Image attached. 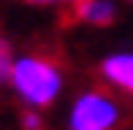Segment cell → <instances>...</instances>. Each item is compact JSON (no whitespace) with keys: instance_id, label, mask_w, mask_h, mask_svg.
I'll return each instance as SVG.
<instances>
[{"instance_id":"cell-1","label":"cell","mask_w":133,"mask_h":130,"mask_svg":"<svg viewBox=\"0 0 133 130\" xmlns=\"http://www.w3.org/2000/svg\"><path fill=\"white\" fill-rule=\"evenodd\" d=\"M66 67L63 60L48 51H16L6 76V92L19 108L51 111L66 95Z\"/></svg>"},{"instance_id":"cell-2","label":"cell","mask_w":133,"mask_h":130,"mask_svg":"<svg viewBox=\"0 0 133 130\" xmlns=\"http://www.w3.org/2000/svg\"><path fill=\"white\" fill-rule=\"evenodd\" d=\"M127 124V102L102 83L76 89L63 108V130H121Z\"/></svg>"},{"instance_id":"cell-3","label":"cell","mask_w":133,"mask_h":130,"mask_svg":"<svg viewBox=\"0 0 133 130\" xmlns=\"http://www.w3.org/2000/svg\"><path fill=\"white\" fill-rule=\"evenodd\" d=\"M95 79L133 105V48H117L95 63Z\"/></svg>"},{"instance_id":"cell-4","label":"cell","mask_w":133,"mask_h":130,"mask_svg":"<svg viewBox=\"0 0 133 130\" xmlns=\"http://www.w3.org/2000/svg\"><path fill=\"white\" fill-rule=\"evenodd\" d=\"M121 16V0H79L70 10V19L86 29H108Z\"/></svg>"},{"instance_id":"cell-5","label":"cell","mask_w":133,"mask_h":130,"mask_svg":"<svg viewBox=\"0 0 133 130\" xmlns=\"http://www.w3.org/2000/svg\"><path fill=\"white\" fill-rule=\"evenodd\" d=\"M13 57H16V48L10 41V35L0 25V89H6V76H10V67H13Z\"/></svg>"},{"instance_id":"cell-6","label":"cell","mask_w":133,"mask_h":130,"mask_svg":"<svg viewBox=\"0 0 133 130\" xmlns=\"http://www.w3.org/2000/svg\"><path fill=\"white\" fill-rule=\"evenodd\" d=\"M22 6H32V10H48V13H66L79 3V0H19Z\"/></svg>"},{"instance_id":"cell-7","label":"cell","mask_w":133,"mask_h":130,"mask_svg":"<svg viewBox=\"0 0 133 130\" xmlns=\"http://www.w3.org/2000/svg\"><path fill=\"white\" fill-rule=\"evenodd\" d=\"M19 130H44V111L19 108Z\"/></svg>"},{"instance_id":"cell-8","label":"cell","mask_w":133,"mask_h":130,"mask_svg":"<svg viewBox=\"0 0 133 130\" xmlns=\"http://www.w3.org/2000/svg\"><path fill=\"white\" fill-rule=\"evenodd\" d=\"M130 3H133V0H130Z\"/></svg>"}]
</instances>
